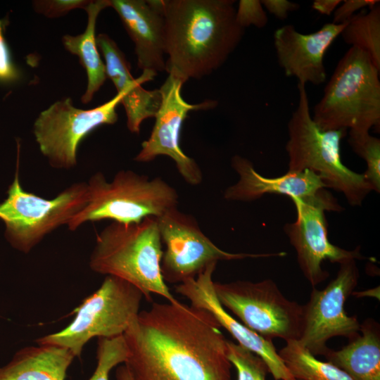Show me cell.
Returning <instances> with one entry per match:
<instances>
[{
	"mask_svg": "<svg viewBox=\"0 0 380 380\" xmlns=\"http://www.w3.org/2000/svg\"><path fill=\"white\" fill-rule=\"evenodd\" d=\"M122 95L92 109L83 110L65 98L40 113L34 123L33 132L39 150L53 168L70 170L77 165V148L82 139L103 125L118 120L116 112Z\"/></svg>",
	"mask_w": 380,
	"mask_h": 380,
	"instance_id": "7c38bea8",
	"label": "cell"
},
{
	"mask_svg": "<svg viewBox=\"0 0 380 380\" xmlns=\"http://www.w3.org/2000/svg\"><path fill=\"white\" fill-rule=\"evenodd\" d=\"M298 101L287 125L286 151L290 172L312 171L327 188L343 194L352 206H361L373 191L363 173L346 167L341 158V141L348 130H322L314 122L305 85L298 83Z\"/></svg>",
	"mask_w": 380,
	"mask_h": 380,
	"instance_id": "277c9868",
	"label": "cell"
},
{
	"mask_svg": "<svg viewBox=\"0 0 380 380\" xmlns=\"http://www.w3.org/2000/svg\"><path fill=\"white\" fill-rule=\"evenodd\" d=\"M143 297L132 284L107 275L100 287L75 309V317L65 328L37 338V344L66 348L80 357L92 338L123 335L139 313Z\"/></svg>",
	"mask_w": 380,
	"mask_h": 380,
	"instance_id": "52a82bcc",
	"label": "cell"
},
{
	"mask_svg": "<svg viewBox=\"0 0 380 380\" xmlns=\"http://www.w3.org/2000/svg\"><path fill=\"white\" fill-rule=\"evenodd\" d=\"M236 21L244 30L250 26L262 28L266 26L268 18L260 1L241 0L236 8Z\"/></svg>",
	"mask_w": 380,
	"mask_h": 380,
	"instance_id": "83f0119b",
	"label": "cell"
},
{
	"mask_svg": "<svg viewBox=\"0 0 380 380\" xmlns=\"http://www.w3.org/2000/svg\"><path fill=\"white\" fill-rule=\"evenodd\" d=\"M128 349L123 335L98 338L95 371L89 380H109L113 367L126 362Z\"/></svg>",
	"mask_w": 380,
	"mask_h": 380,
	"instance_id": "484cf974",
	"label": "cell"
},
{
	"mask_svg": "<svg viewBox=\"0 0 380 380\" xmlns=\"http://www.w3.org/2000/svg\"><path fill=\"white\" fill-rule=\"evenodd\" d=\"M216 297L243 325L262 336L286 342L298 340L303 323V305L289 300L270 279L214 281Z\"/></svg>",
	"mask_w": 380,
	"mask_h": 380,
	"instance_id": "9c48e42d",
	"label": "cell"
},
{
	"mask_svg": "<svg viewBox=\"0 0 380 380\" xmlns=\"http://www.w3.org/2000/svg\"><path fill=\"white\" fill-rule=\"evenodd\" d=\"M7 197L0 203V220L12 247L27 253L59 227L67 224L87 202V182H77L46 199L25 191L20 182L19 160Z\"/></svg>",
	"mask_w": 380,
	"mask_h": 380,
	"instance_id": "ba28073f",
	"label": "cell"
},
{
	"mask_svg": "<svg viewBox=\"0 0 380 380\" xmlns=\"http://www.w3.org/2000/svg\"><path fill=\"white\" fill-rule=\"evenodd\" d=\"M351 295H353V296H357V297H362V296H372V297H374L376 298L379 297V287H376L374 289H369V290H367V291H362V292H356L355 293L353 291Z\"/></svg>",
	"mask_w": 380,
	"mask_h": 380,
	"instance_id": "e575fe53",
	"label": "cell"
},
{
	"mask_svg": "<svg viewBox=\"0 0 380 380\" xmlns=\"http://www.w3.org/2000/svg\"><path fill=\"white\" fill-rule=\"evenodd\" d=\"M3 21L0 20V83L10 84L19 80L20 72L13 63L8 46L3 34Z\"/></svg>",
	"mask_w": 380,
	"mask_h": 380,
	"instance_id": "f546056e",
	"label": "cell"
},
{
	"mask_svg": "<svg viewBox=\"0 0 380 380\" xmlns=\"http://www.w3.org/2000/svg\"><path fill=\"white\" fill-rule=\"evenodd\" d=\"M278 354L296 380H353L331 363L318 360L298 340L287 341Z\"/></svg>",
	"mask_w": 380,
	"mask_h": 380,
	"instance_id": "603a6c76",
	"label": "cell"
},
{
	"mask_svg": "<svg viewBox=\"0 0 380 380\" xmlns=\"http://www.w3.org/2000/svg\"><path fill=\"white\" fill-rule=\"evenodd\" d=\"M231 165L239 179L224 191V198L230 201H254L268 194L284 195L293 200L327 188L319 177L309 170L266 177L255 170L251 160L239 155L232 158Z\"/></svg>",
	"mask_w": 380,
	"mask_h": 380,
	"instance_id": "d6986e66",
	"label": "cell"
},
{
	"mask_svg": "<svg viewBox=\"0 0 380 380\" xmlns=\"http://www.w3.org/2000/svg\"><path fill=\"white\" fill-rule=\"evenodd\" d=\"M233 0H163L165 70L183 83L221 67L241 42Z\"/></svg>",
	"mask_w": 380,
	"mask_h": 380,
	"instance_id": "7a4b0ae2",
	"label": "cell"
},
{
	"mask_svg": "<svg viewBox=\"0 0 380 380\" xmlns=\"http://www.w3.org/2000/svg\"><path fill=\"white\" fill-rule=\"evenodd\" d=\"M116 379L117 380H133L127 367L125 365L117 369Z\"/></svg>",
	"mask_w": 380,
	"mask_h": 380,
	"instance_id": "836d02e7",
	"label": "cell"
},
{
	"mask_svg": "<svg viewBox=\"0 0 380 380\" xmlns=\"http://www.w3.org/2000/svg\"><path fill=\"white\" fill-rule=\"evenodd\" d=\"M228 358L238 375V380H266L269 372L265 362L256 354L238 343L227 341Z\"/></svg>",
	"mask_w": 380,
	"mask_h": 380,
	"instance_id": "4316f807",
	"label": "cell"
},
{
	"mask_svg": "<svg viewBox=\"0 0 380 380\" xmlns=\"http://www.w3.org/2000/svg\"><path fill=\"white\" fill-rule=\"evenodd\" d=\"M360 331L361 334L341 349L329 348L324 356L353 380H380L379 324L374 319H365Z\"/></svg>",
	"mask_w": 380,
	"mask_h": 380,
	"instance_id": "44dd1931",
	"label": "cell"
},
{
	"mask_svg": "<svg viewBox=\"0 0 380 380\" xmlns=\"http://www.w3.org/2000/svg\"><path fill=\"white\" fill-rule=\"evenodd\" d=\"M158 218L165 245L160 270L165 282L181 284L197 277L208 265L220 260L282 257L271 253H229L216 246L201 229L196 218L172 208Z\"/></svg>",
	"mask_w": 380,
	"mask_h": 380,
	"instance_id": "8fae6325",
	"label": "cell"
},
{
	"mask_svg": "<svg viewBox=\"0 0 380 380\" xmlns=\"http://www.w3.org/2000/svg\"><path fill=\"white\" fill-rule=\"evenodd\" d=\"M110 6V0L90 1L84 8L87 14L84 32L76 36L66 34L62 39L65 49L78 56L81 65L87 72V86L81 97L83 103H88L92 100L107 78L105 64L100 57L96 45L95 29L100 12Z\"/></svg>",
	"mask_w": 380,
	"mask_h": 380,
	"instance_id": "7402d4cb",
	"label": "cell"
},
{
	"mask_svg": "<svg viewBox=\"0 0 380 380\" xmlns=\"http://www.w3.org/2000/svg\"><path fill=\"white\" fill-rule=\"evenodd\" d=\"M87 184V202L68 224L70 231L86 222L102 220L138 223L148 217H160L179 202L175 189L162 178L150 179L129 170L118 172L110 182L97 172Z\"/></svg>",
	"mask_w": 380,
	"mask_h": 380,
	"instance_id": "8992f818",
	"label": "cell"
},
{
	"mask_svg": "<svg viewBox=\"0 0 380 380\" xmlns=\"http://www.w3.org/2000/svg\"><path fill=\"white\" fill-rule=\"evenodd\" d=\"M90 0H37L32 1L34 10L47 18H55L66 15L76 8H84Z\"/></svg>",
	"mask_w": 380,
	"mask_h": 380,
	"instance_id": "f1b7e54d",
	"label": "cell"
},
{
	"mask_svg": "<svg viewBox=\"0 0 380 380\" xmlns=\"http://www.w3.org/2000/svg\"><path fill=\"white\" fill-rule=\"evenodd\" d=\"M183 84L180 80L168 74L159 89L161 103L155 115L151 135L142 143L134 160L148 163L159 156H168L175 161L183 179L189 185L196 186L203 181V172L196 160L186 155L180 147L182 126L190 111L211 109L217 103L213 100L196 104L187 103L181 94Z\"/></svg>",
	"mask_w": 380,
	"mask_h": 380,
	"instance_id": "5bb4252c",
	"label": "cell"
},
{
	"mask_svg": "<svg viewBox=\"0 0 380 380\" xmlns=\"http://www.w3.org/2000/svg\"><path fill=\"white\" fill-rule=\"evenodd\" d=\"M75 357L69 349L61 346H27L0 367V380H65Z\"/></svg>",
	"mask_w": 380,
	"mask_h": 380,
	"instance_id": "ffe728a7",
	"label": "cell"
},
{
	"mask_svg": "<svg viewBox=\"0 0 380 380\" xmlns=\"http://www.w3.org/2000/svg\"><path fill=\"white\" fill-rule=\"evenodd\" d=\"M264 8L279 20L286 19L289 13L299 9V4L288 0L260 1Z\"/></svg>",
	"mask_w": 380,
	"mask_h": 380,
	"instance_id": "1f68e13d",
	"label": "cell"
},
{
	"mask_svg": "<svg viewBox=\"0 0 380 380\" xmlns=\"http://www.w3.org/2000/svg\"><path fill=\"white\" fill-rule=\"evenodd\" d=\"M216 265L217 263L210 264L196 277L177 284L175 291L188 299L191 305L211 313L239 345L261 357L274 380H296L279 355L272 341L243 325L221 305L215 293L213 279Z\"/></svg>",
	"mask_w": 380,
	"mask_h": 380,
	"instance_id": "9a60e30c",
	"label": "cell"
},
{
	"mask_svg": "<svg viewBox=\"0 0 380 380\" xmlns=\"http://www.w3.org/2000/svg\"><path fill=\"white\" fill-rule=\"evenodd\" d=\"M346 23L324 24L310 34L298 32L293 25H286L274 32L277 61L286 77L298 83L319 85L327 79L324 56L331 44L341 35Z\"/></svg>",
	"mask_w": 380,
	"mask_h": 380,
	"instance_id": "2e32d148",
	"label": "cell"
},
{
	"mask_svg": "<svg viewBox=\"0 0 380 380\" xmlns=\"http://www.w3.org/2000/svg\"><path fill=\"white\" fill-rule=\"evenodd\" d=\"M377 0H345L342 1L333 14V23L342 24L348 22L359 10L369 8L379 4Z\"/></svg>",
	"mask_w": 380,
	"mask_h": 380,
	"instance_id": "4dcf8cb0",
	"label": "cell"
},
{
	"mask_svg": "<svg viewBox=\"0 0 380 380\" xmlns=\"http://www.w3.org/2000/svg\"><path fill=\"white\" fill-rule=\"evenodd\" d=\"M348 142L352 150L367 164L363 173L373 191H380V139L369 132H349Z\"/></svg>",
	"mask_w": 380,
	"mask_h": 380,
	"instance_id": "d4e9b609",
	"label": "cell"
},
{
	"mask_svg": "<svg viewBox=\"0 0 380 380\" xmlns=\"http://www.w3.org/2000/svg\"><path fill=\"white\" fill-rule=\"evenodd\" d=\"M134 44L137 65L156 76L166 68L163 0H110Z\"/></svg>",
	"mask_w": 380,
	"mask_h": 380,
	"instance_id": "e0dca14e",
	"label": "cell"
},
{
	"mask_svg": "<svg viewBox=\"0 0 380 380\" xmlns=\"http://www.w3.org/2000/svg\"><path fill=\"white\" fill-rule=\"evenodd\" d=\"M98 49L105 61L106 77L113 83L118 93L122 95L121 103L127 115V127L134 134H139L141 122L155 118L161 103L159 89L146 90L141 84L152 80L154 76L142 72L135 79L131 75L130 65L124 53L108 34L96 37Z\"/></svg>",
	"mask_w": 380,
	"mask_h": 380,
	"instance_id": "ac0fdd59",
	"label": "cell"
},
{
	"mask_svg": "<svg viewBox=\"0 0 380 380\" xmlns=\"http://www.w3.org/2000/svg\"><path fill=\"white\" fill-rule=\"evenodd\" d=\"M326 189L292 200L296 210V219L284 227L296 251L299 267L312 288L329 276L322 267L324 260L340 265L350 260H372L361 254L360 246L349 251L329 241L325 212H341L343 208Z\"/></svg>",
	"mask_w": 380,
	"mask_h": 380,
	"instance_id": "30bf717a",
	"label": "cell"
},
{
	"mask_svg": "<svg viewBox=\"0 0 380 380\" xmlns=\"http://www.w3.org/2000/svg\"><path fill=\"white\" fill-rule=\"evenodd\" d=\"M380 70L362 50L350 47L338 62L312 118L322 130L365 133L380 127Z\"/></svg>",
	"mask_w": 380,
	"mask_h": 380,
	"instance_id": "5b68a950",
	"label": "cell"
},
{
	"mask_svg": "<svg viewBox=\"0 0 380 380\" xmlns=\"http://www.w3.org/2000/svg\"><path fill=\"white\" fill-rule=\"evenodd\" d=\"M336 276L323 289L312 288L309 300L303 305L302 330L298 340L314 355H324L327 341L335 336L350 340L360 334V323L345 310L347 298L359 279L356 260L339 265Z\"/></svg>",
	"mask_w": 380,
	"mask_h": 380,
	"instance_id": "4fadbf2b",
	"label": "cell"
},
{
	"mask_svg": "<svg viewBox=\"0 0 380 380\" xmlns=\"http://www.w3.org/2000/svg\"><path fill=\"white\" fill-rule=\"evenodd\" d=\"M341 35L343 41L366 52L380 70V6L355 15L346 23Z\"/></svg>",
	"mask_w": 380,
	"mask_h": 380,
	"instance_id": "cb8c5ba5",
	"label": "cell"
},
{
	"mask_svg": "<svg viewBox=\"0 0 380 380\" xmlns=\"http://www.w3.org/2000/svg\"><path fill=\"white\" fill-rule=\"evenodd\" d=\"M341 2V0H315L312 8L322 15H331Z\"/></svg>",
	"mask_w": 380,
	"mask_h": 380,
	"instance_id": "d6a6232c",
	"label": "cell"
},
{
	"mask_svg": "<svg viewBox=\"0 0 380 380\" xmlns=\"http://www.w3.org/2000/svg\"><path fill=\"white\" fill-rule=\"evenodd\" d=\"M206 310L153 303L123 336L133 380H232L227 340Z\"/></svg>",
	"mask_w": 380,
	"mask_h": 380,
	"instance_id": "6da1fadb",
	"label": "cell"
},
{
	"mask_svg": "<svg viewBox=\"0 0 380 380\" xmlns=\"http://www.w3.org/2000/svg\"><path fill=\"white\" fill-rule=\"evenodd\" d=\"M162 246L156 217H146L138 223L112 222L97 234L89 267L96 273L129 282L149 301L153 293L177 303L179 300L161 274Z\"/></svg>",
	"mask_w": 380,
	"mask_h": 380,
	"instance_id": "3957f363",
	"label": "cell"
}]
</instances>
